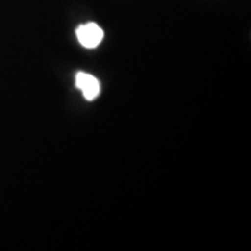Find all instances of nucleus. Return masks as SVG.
Listing matches in <instances>:
<instances>
[{
    "label": "nucleus",
    "mask_w": 251,
    "mask_h": 251,
    "mask_svg": "<svg viewBox=\"0 0 251 251\" xmlns=\"http://www.w3.org/2000/svg\"><path fill=\"white\" fill-rule=\"evenodd\" d=\"M77 39L81 45L88 49H94L102 42L103 39V29L95 23H87L77 28L75 31Z\"/></svg>",
    "instance_id": "1"
},
{
    "label": "nucleus",
    "mask_w": 251,
    "mask_h": 251,
    "mask_svg": "<svg viewBox=\"0 0 251 251\" xmlns=\"http://www.w3.org/2000/svg\"><path fill=\"white\" fill-rule=\"evenodd\" d=\"M75 87L81 90L84 98L87 100H94L95 98H98L100 94V84L99 81L91 75L88 73H77L75 75Z\"/></svg>",
    "instance_id": "2"
}]
</instances>
